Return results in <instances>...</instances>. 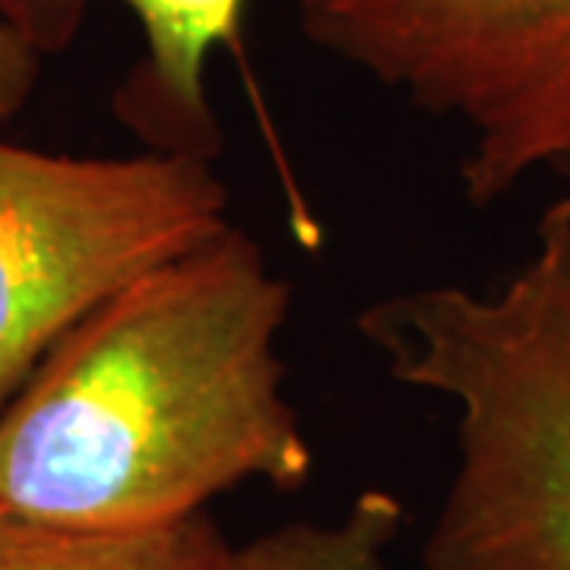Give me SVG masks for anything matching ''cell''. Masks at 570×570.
Here are the masks:
<instances>
[{
    "instance_id": "obj_1",
    "label": "cell",
    "mask_w": 570,
    "mask_h": 570,
    "mask_svg": "<svg viewBox=\"0 0 570 570\" xmlns=\"http://www.w3.org/2000/svg\"><path fill=\"white\" fill-rule=\"evenodd\" d=\"M288 305L238 225L111 295L0 409V517L149 530L254 479L302 489L314 453L276 352Z\"/></svg>"
},
{
    "instance_id": "obj_2",
    "label": "cell",
    "mask_w": 570,
    "mask_h": 570,
    "mask_svg": "<svg viewBox=\"0 0 570 570\" xmlns=\"http://www.w3.org/2000/svg\"><path fill=\"white\" fill-rule=\"evenodd\" d=\"M355 326L400 384L456 406V466L425 570H570L568 187L494 288H409Z\"/></svg>"
},
{
    "instance_id": "obj_3",
    "label": "cell",
    "mask_w": 570,
    "mask_h": 570,
    "mask_svg": "<svg viewBox=\"0 0 570 570\" xmlns=\"http://www.w3.org/2000/svg\"><path fill=\"white\" fill-rule=\"evenodd\" d=\"M228 225V187L197 156L82 159L0 140V409L96 307Z\"/></svg>"
},
{
    "instance_id": "obj_4",
    "label": "cell",
    "mask_w": 570,
    "mask_h": 570,
    "mask_svg": "<svg viewBox=\"0 0 570 570\" xmlns=\"http://www.w3.org/2000/svg\"><path fill=\"white\" fill-rule=\"evenodd\" d=\"M305 39L466 130L472 206L570 165V0H298Z\"/></svg>"
},
{
    "instance_id": "obj_5",
    "label": "cell",
    "mask_w": 570,
    "mask_h": 570,
    "mask_svg": "<svg viewBox=\"0 0 570 570\" xmlns=\"http://www.w3.org/2000/svg\"><path fill=\"white\" fill-rule=\"evenodd\" d=\"M137 17L142 58L121 82L115 111L153 149L213 163L223 134L209 105L206 70L219 45H232L245 0H121ZM89 0H0V20L39 48L63 51L80 32Z\"/></svg>"
},
{
    "instance_id": "obj_6",
    "label": "cell",
    "mask_w": 570,
    "mask_h": 570,
    "mask_svg": "<svg viewBox=\"0 0 570 570\" xmlns=\"http://www.w3.org/2000/svg\"><path fill=\"white\" fill-rule=\"evenodd\" d=\"M228 549L204 513L124 532L0 527V570H223Z\"/></svg>"
},
{
    "instance_id": "obj_7",
    "label": "cell",
    "mask_w": 570,
    "mask_h": 570,
    "mask_svg": "<svg viewBox=\"0 0 570 570\" xmlns=\"http://www.w3.org/2000/svg\"><path fill=\"white\" fill-rule=\"evenodd\" d=\"M406 508L381 489L362 491L340 520L285 523L232 546L223 570H387Z\"/></svg>"
},
{
    "instance_id": "obj_8",
    "label": "cell",
    "mask_w": 570,
    "mask_h": 570,
    "mask_svg": "<svg viewBox=\"0 0 570 570\" xmlns=\"http://www.w3.org/2000/svg\"><path fill=\"white\" fill-rule=\"evenodd\" d=\"M41 55L32 41L0 20V121L13 118L29 102L39 82Z\"/></svg>"
},
{
    "instance_id": "obj_9",
    "label": "cell",
    "mask_w": 570,
    "mask_h": 570,
    "mask_svg": "<svg viewBox=\"0 0 570 570\" xmlns=\"http://www.w3.org/2000/svg\"><path fill=\"white\" fill-rule=\"evenodd\" d=\"M561 178H564V187H568V190H570V165H568V168H564V171H561Z\"/></svg>"
},
{
    "instance_id": "obj_10",
    "label": "cell",
    "mask_w": 570,
    "mask_h": 570,
    "mask_svg": "<svg viewBox=\"0 0 570 570\" xmlns=\"http://www.w3.org/2000/svg\"><path fill=\"white\" fill-rule=\"evenodd\" d=\"M0 527H3V517H0Z\"/></svg>"
}]
</instances>
